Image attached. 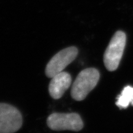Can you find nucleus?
I'll list each match as a JSON object with an SVG mask.
<instances>
[{
  "instance_id": "nucleus-1",
  "label": "nucleus",
  "mask_w": 133,
  "mask_h": 133,
  "mask_svg": "<svg viewBox=\"0 0 133 133\" xmlns=\"http://www.w3.org/2000/svg\"><path fill=\"white\" fill-rule=\"evenodd\" d=\"M99 71L94 68L86 69L76 78L71 90V96L75 101L84 100L88 94L96 87L99 80Z\"/></svg>"
},
{
  "instance_id": "nucleus-2",
  "label": "nucleus",
  "mask_w": 133,
  "mask_h": 133,
  "mask_svg": "<svg viewBox=\"0 0 133 133\" xmlns=\"http://www.w3.org/2000/svg\"><path fill=\"white\" fill-rule=\"evenodd\" d=\"M126 43V35L122 31H117L114 35L104 54V62L110 71L118 67Z\"/></svg>"
},
{
  "instance_id": "nucleus-3",
  "label": "nucleus",
  "mask_w": 133,
  "mask_h": 133,
  "mask_svg": "<svg viewBox=\"0 0 133 133\" xmlns=\"http://www.w3.org/2000/svg\"><path fill=\"white\" fill-rule=\"evenodd\" d=\"M47 124L50 129L54 131H79L83 128L82 119L76 113H54L48 116Z\"/></svg>"
},
{
  "instance_id": "nucleus-4",
  "label": "nucleus",
  "mask_w": 133,
  "mask_h": 133,
  "mask_svg": "<svg viewBox=\"0 0 133 133\" xmlns=\"http://www.w3.org/2000/svg\"><path fill=\"white\" fill-rule=\"evenodd\" d=\"M78 53V49L75 46L66 48L57 52L51 58L46 65V76L52 78L54 75L62 72L66 66L76 59Z\"/></svg>"
},
{
  "instance_id": "nucleus-5",
  "label": "nucleus",
  "mask_w": 133,
  "mask_h": 133,
  "mask_svg": "<svg viewBox=\"0 0 133 133\" xmlns=\"http://www.w3.org/2000/svg\"><path fill=\"white\" fill-rule=\"evenodd\" d=\"M22 125V116L11 105L0 103V133H14Z\"/></svg>"
},
{
  "instance_id": "nucleus-6",
  "label": "nucleus",
  "mask_w": 133,
  "mask_h": 133,
  "mask_svg": "<svg viewBox=\"0 0 133 133\" xmlns=\"http://www.w3.org/2000/svg\"><path fill=\"white\" fill-rule=\"evenodd\" d=\"M71 83V78L69 73L62 71L54 75L49 85L50 96L54 99L62 97L64 92L69 89Z\"/></svg>"
},
{
  "instance_id": "nucleus-7",
  "label": "nucleus",
  "mask_w": 133,
  "mask_h": 133,
  "mask_svg": "<svg viewBox=\"0 0 133 133\" xmlns=\"http://www.w3.org/2000/svg\"><path fill=\"white\" fill-rule=\"evenodd\" d=\"M131 104L133 105V88L126 86L116 99V105L119 109H126Z\"/></svg>"
}]
</instances>
